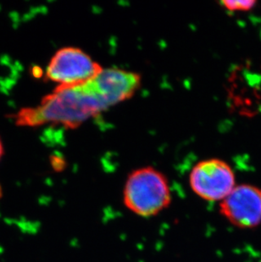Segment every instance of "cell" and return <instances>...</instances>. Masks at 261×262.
Wrapping results in <instances>:
<instances>
[{"label":"cell","instance_id":"6da1fadb","mask_svg":"<svg viewBox=\"0 0 261 262\" xmlns=\"http://www.w3.org/2000/svg\"><path fill=\"white\" fill-rule=\"evenodd\" d=\"M141 85V77L119 68L103 69L83 84L57 86L34 107L19 110L10 116L18 126L54 123L76 128L104 110L130 99Z\"/></svg>","mask_w":261,"mask_h":262},{"label":"cell","instance_id":"52a82bcc","mask_svg":"<svg viewBox=\"0 0 261 262\" xmlns=\"http://www.w3.org/2000/svg\"><path fill=\"white\" fill-rule=\"evenodd\" d=\"M3 156H4V146H3L2 141L0 139V160L2 159Z\"/></svg>","mask_w":261,"mask_h":262},{"label":"cell","instance_id":"7a4b0ae2","mask_svg":"<svg viewBox=\"0 0 261 262\" xmlns=\"http://www.w3.org/2000/svg\"><path fill=\"white\" fill-rule=\"evenodd\" d=\"M123 199L126 207L136 215L155 216L170 205L169 182L164 174L151 166L137 169L126 180Z\"/></svg>","mask_w":261,"mask_h":262},{"label":"cell","instance_id":"8992f818","mask_svg":"<svg viewBox=\"0 0 261 262\" xmlns=\"http://www.w3.org/2000/svg\"><path fill=\"white\" fill-rule=\"evenodd\" d=\"M255 1H223L222 5L227 10H249L254 7Z\"/></svg>","mask_w":261,"mask_h":262},{"label":"cell","instance_id":"3957f363","mask_svg":"<svg viewBox=\"0 0 261 262\" xmlns=\"http://www.w3.org/2000/svg\"><path fill=\"white\" fill-rule=\"evenodd\" d=\"M103 67L81 49H59L50 59L45 72L47 80L61 87L83 84L94 79Z\"/></svg>","mask_w":261,"mask_h":262},{"label":"cell","instance_id":"277c9868","mask_svg":"<svg viewBox=\"0 0 261 262\" xmlns=\"http://www.w3.org/2000/svg\"><path fill=\"white\" fill-rule=\"evenodd\" d=\"M192 190L205 201H223L235 188V176L225 161L209 159L200 161L189 177Z\"/></svg>","mask_w":261,"mask_h":262},{"label":"cell","instance_id":"5b68a950","mask_svg":"<svg viewBox=\"0 0 261 262\" xmlns=\"http://www.w3.org/2000/svg\"><path fill=\"white\" fill-rule=\"evenodd\" d=\"M220 210L233 225L252 228L261 223V189L249 184L236 186L222 201Z\"/></svg>","mask_w":261,"mask_h":262}]
</instances>
